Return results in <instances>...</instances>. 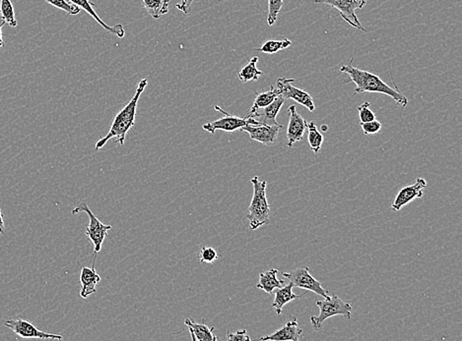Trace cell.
Listing matches in <instances>:
<instances>
[{
    "mask_svg": "<svg viewBox=\"0 0 462 341\" xmlns=\"http://www.w3.org/2000/svg\"><path fill=\"white\" fill-rule=\"evenodd\" d=\"M353 61H354V59L352 57L348 64L342 65L340 72L347 74L350 77V81H348V82L354 83L356 85L354 94L362 93L383 94L396 101L398 107H405L407 105V98L401 91H398L397 87L394 89V87L389 86L376 74L354 68L352 65Z\"/></svg>",
    "mask_w": 462,
    "mask_h": 341,
    "instance_id": "6da1fadb",
    "label": "cell"
},
{
    "mask_svg": "<svg viewBox=\"0 0 462 341\" xmlns=\"http://www.w3.org/2000/svg\"><path fill=\"white\" fill-rule=\"evenodd\" d=\"M148 80L142 79L138 84L137 89H136L135 94L133 98L126 105L117 116L115 117L113 121L112 126H110V131L106 137L102 138L100 141L96 143L95 149H100L105 147L108 141L113 138H117L115 141V144L124 146L126 142V134L131 130V128L135 125L136 112H137L138 101H139L141 94L144 93L145 87H147Z\"/></svg>",
    "mask_w": 462,
    "mask_h": 341,
    "instance_id": "7a4b0ae2",
    "label": "cell"
},
{
    "mask_svg": "<svg viewBox=\"0 0 462 341\" xmlns=\"http://www.w3.org/2000/svg\"><path fill=\"white\" fill-rule=\"evenodd\" d=\"M253 184V196L249 207L247 218L251 230L258 229L262 225H269L270 206L267 197V181H260L258 176L251 179Z\"/></svg>",
    "mask_w": 462,
    "mask_h": 341,
    "instance_id": "3957f363",
    "label": "cell"
},
{
    "mask_svg": "<svg viewBox=\"0 0 462 341\" xmlns=\"http://www.w3.org/2000/svg\"><path fill=\"white\" fill-rule=\"evenodd\" d=\"M316 306L320 308V315L311 317V327L315 331H322L323 322L334 316H343L347 320H350L352 316V305L341 300L335 294L325 298V300L316 302Z\"/></svg>",
    "mask_w": 462,
    "mask_h": 341,
    "instance_id": "277c9868",
    "label": "cell"
},
{
    "mask_svg": "<svg viewBox=\"0 0 462 341\" xmlns=\"http://www.w3.org/2000/svg\"><path fill=\"white\" fill-rule=\"evenodd\" d=\"M86 213L89 216V225L86 227V235L89 240L94 244V256L100 252L104 241L107 238L108 232L112 229V225L102 223L93 214L86 203L79 202L73 211V214Z\"/></svg>",
    "mask_w": 462,
    "mask_h": 341,
    "instance_id": "5b68a950",
    "label": "cell"
},
{
    "mask_svg": "<svg viewBox=\"0 0 462 341\" xmlns=\"http://www.w3.org/2000/svg\"><path fill=\"white\" fill-rule=\"evenodd\" d=\"M215 110L224 114V117L213 122H209V123L204 124L202 126L203 130L207 131L211 134H214L218 130L224 131V132H234V131L241 130L242 127L248 125V124H253V125L260 124V121H256L253 117L249 116V115H247L244 118L234 116V115H231L225 110H222L218 105H215Z\"/></svg>",
    "mask_w": 462,
    "mask_h": 341,
    "instance_id": "8992f818",
    "label": "cell"
},
{
    "mask_svg": "<svg viewBox=\"0 0 462 341\" xmlns=\"http://www.w3.org/2000/svg\"><path fill=\"white\" fill-rule=\"evenodd\" d=\"M315 2L334 7L338 10L342 19L345 20L350 26L366 32V29L362 26L361 22L356 15V10L364 8L367 4V0H315Z\"/></svg>",
    "mask_w": 462,
    "mask_h": 341,
    "instance_id": "52a82bcc",
    "label": "cell"
},
{
    "mask_svg": "<svg viewBox=\"0 0 462 341\" xmlns=\"http://www.w3.org/2000/svg\"><path fill=\"white\" fill-rule=\"evenodd\" d=\"M282 276L288 278L289 281L292 282L296 287L313 291L314 293L320 295L325 299L329 297V291L323 287L322 283L311 276L308 267H302V268L295 269L291 271H285V273H282Z\"/></svg>",
    "mask_w": 462,
    "mask_h": 341,
    "instance_id": "ba28073f",
    "label": "cell"
},
{
    "mask_svg": "<svg viewBox=\"0 0 462 341\" xmlns=\"http://www.w3.org/2000/svg\"><path fill=\"white\" fill-rule=\"evenodd\" d=\"M6 328L10 329L16 335L25 338H40V340H62V336L57 333H45L36 328L32 322L23 319H9L3 322Z\"/></svg>",
    "mask_w": 462,
    "mask_h": 341,
    "instance_id": "9c48e42d",
    "label": "cell"
},
{
    "mask_svg": "<svg viewBox=\"0 0 462 341\" xmlns=\"http://www.w3.org/2000/svg\"><path fill=\"white\" fill-rule=\"evenodd\" d=\"M293 82H295V79H289V78H279L277 80V89H278L280 96H283L284 99L297 101L299 105L308 108L309 112H315V103H314L311 94L293 86Z\"/></svg>",
    "mask_w": 462,
    "mask_h": 341,
    "instance_id": "30bf717a",
    "label": "cell"
},
{
    "mask_svg": "<svg viewBox=\"0 0 462 341\" xmlns=\"http://www.w3.org/2000/svg\"><path fill=\"white\" fill-rule=\"evenodd\" d=\"M283 128V126L278 125H265V124H248L241 129V131L248 133L251 140L256 141L262 145H273L278 139L279 131Z\"/></svg>",
    "mask_w": 462,
    "mask_h": 341,
    "instance_id": "8fae6325",
    "label": "cell"
},
{
    "mask_svg": "<svg viewBox=\"0 0 462 341\" xmlns=\"http://www.w3.org/2000/svg\"><path fill=\"white\" fill-rule=\"evenodd\" d=\"M427 186V182L424 178H417L414 184L410 186H405L399 190V192L397 193L396 199H394V203L392 205V211H399L405 206V205L409 204L412 201H414L415 199H419L422 198L424 193L423 190Z\"/></svg>",
    "mask_w": 462,
    "mask_h": 341,
    "instance_id": "7c38bea8",
    "label": "cell"
},
{
    "mask_svg": "<svg viewBox=\"0 0 462 341\" xmlns=\"http://www.w3.org/2000/svg\"><path fill=\"white\" fill-rule=\"evenodd\" d=\"M288 112L290 115V121H289L287 129V146L292 147L295 143L299 142L304 137L305 132L308 128V123L301 115L298 114L296 105H291Z\"/></svg>",
    "mask_w": 462,
    "mask_h": 341,
    "instance_id": "4fadbf2b",
    "label": "cell"
},
{
    "mask_svg": "<svg viewBox=\"0 0 462 341\" xmlns=\"http://www.w3.org/2000/svg\"><path fill=\"white\" fill-rule=\"evenodd\" d=\"M302 331L298 328L297 318L292 317L290 321L286 322L281 329L275 331L272 335L263 336L260 340L272 341H299L300 336L302 335Z\"/></svg>",
    "mask_w": 462,
    "mask_h": 341,
    "instance_id": "5bb4252c",
    "label": "cell"
},
{
    "mask_svg": "<svg viewBox=\"0 0 462 341\" xmlns=\"http://www.w3.org/2000/svg\"><path fill=\"white\" fill-rule=\"evenodd\" d=\"M69 2L74 4V6L79 7L80 9L86 11L89 15H91L93 17V19L96 20L99 24L101 25L108 34H115V36L119 37V38H124V34H126V31H124V28L122 24L115 25V26H108V24H106L103 20L99 17L98 14L94 9V4L92 2H90L89 0H68Z\"/></svg>",
    "mask_w": 462,
    "mask_h": 341,
    "instance_id": "9a60e30c",
    "label": "cell"
},
{
    "mask_svg": "<svg viewBox=\"0 0 462 341\" xmlns=\"http://www.w3.org/2000/svg\"><path fill=\"white\" fill-rule=\"evenodd\" d=\"M101 281V276L97 273L95 269V259L93 261V267L92 268H87L83 267L81 269L80 273V282L82 287L80 290V296L82 298H87L90 295L96 293L97 285Z\"/></svg>",
    "mask_w": 462,
    "mask_h": 341,
    "instance_id": "2e32d148",
    "label": "cell"
},
{
    "mask_svg": "<svg viewBox=\"0 0 462 341\" xmlns=\"http://www.w3.org/2000/svg\"><path fill=\"white\" fill-rule=\"evenodd\" d=\"M286 99L282 96H277L276 99L267 107L258 110L256 114L249 115V116L253 117L258 121V118H262L260 121V123L265 124V125H278V122L276 121L277 114L280 112L282 105L285 103Z\"/></svg>",
    "mask_w": 462,
    "mask_h": 341,
    "instance_id": "e0dca14e",
    "label": "cell"
},
{
    "mask_svg": "<svg viewBox=\"0 0 462 341\" xmlns=\"http://www.w3.org/2000/svg\"><path fill=\"white\" fill-rule=\"evenodd\" d=\"M184 324L188 327L193 341H216L218 338L214 335V327L209 328L206 324H198L191 319H186Z\"/></svg>",
    "mask_w": 462,
    "mask_h": 341,
    "instance_id": "ac0fdd59",
    "label": "cell"
},
{
    "mask_svg": "<svg viewBox=\"0 0 462 341\" xmlns=\"http://www.w3.org/2000/svg\"><path fill=\"white\" fill-rule=\"evenodd\" d=\"M293 285L292 282L289 283L286 287L277 288L276 291H275V298L273 303H272V308L275 309L276 311L277 315L282 314V309L286 304H288L289 302L295 300V299L301 298L302 295H297L293 293Z\"/></svg>",
    "mask_w": 462,
    "mask_h": 341,
    "instance_id": "d6986e66",
    "label": "cell"
},
{
    "mask_svg": "<svg viewBox=\"0 0 462 341\" xmlns=\"http://www.w3.org/2000/svg\"><path fill=\"white\" fill-rule=\"evenodd\" d=\"M277 269H269V271H264L260 274V281H258L256 287L258 289H262L268 294H272L275 289L283 287L285 281L283 280H278L277 278Z\"/></svg>",
    "mask_w": 462,
    "mask_h": 341,
    "instance_id": "ffe728a7",
    "label": "cell"
},
{
    "mask_svg": "<svg viewBox=\"0 0 462 341\" xmlns=\"http://www.w3.org/2000/svg\"><path fill=\"white\" fill-rule=\"evenodd\" d=\"M258 57L253 56L248 62V64L244 66L238 74V77L242 83L253 82L260 79V76H262V71L258 69Z\"/></svg>",
    "mask_w": 462,
    "mask_h": 341,
    "instance_id": "44dd1931",
    "label": "cell"
},
{
    "mask_svg": "<svg viewBox=\"0 0 462 341\" xmlns=\"http://www.w3.org/2000/svg\"><path fill=\"white\" fill-rule=\"evenodd\" d=\"M142 6L153 19H159L169 12L170 0H142Z\"/></svg>",
    "mask_w": 462,
    "mask_h": 341,
    "instance_id": "7402d4cb",
    "label": "cell"
},
{
    "mask_svg": "<svg viewBox=\"0 0 462 341\" xmlns=\"http://www.w3.org/2000/svg\"><path fill=\"white\" fill-rule=\"evenodd\" d=\"M280 96L278 89H275L273 86L270 87V89L267 92H263L262 94H256V98L255 103H253V107H251V112H249V115H253L258 112V110H262V108L267 107V105H269L277 98V96Z\"/></svg>",
    "mask_w": 462,
    "mask_h": 341,
    "instance_id": "603a6c76",
    "label": "cell"
},
{
    "mask_svg": "<svg viewBox=\"0 0 462 341\" xmlns=\"http://www.w3.org/2000/svg\"><path fill=\"white\" fill-rule=\"evenodd\" d=\"M291 45H292V41L288 40V39H283L281 41L269 40L264 41L262 47L258 48V50L263 52V54H273L280 52V50H286Z\"/></svg>",
    "mask_w": 462,
    "mask_h": 341,
    "instance_id": "cb8c5ba5",
    "label": "cell"
},
{
    "mask_svg": "<svg viewBox=\"0 0 462 341\" xmlns=\"http://www.w3.org/2000/svg\"><path fill=\"white\" fill-rule=\"evenodd\" d=\"M307 129H308L309 131L308 141L309 147L313 149L314 153H320L323 143V136L322 133L318 131V127H316V124L314 121H311V123L308 124V128Z\"/></svg>",
    "mask_w": 462,
    "mask_h": 341,
    "instance_id": "d4e9b609",
    "label": "cell"
},
{
    "mask_svg": "<svg viewBox=\"0 0 462 341\" xmlns=\"http://www.w3.org/2000/svg\"><path fill=\"white\" fill-rule=\"evenodd\" d=\"M0 14H1L6 24L12 28L17 27L18 23L15 18V11H14L13 4L10 0H0Z\"/></svg>",
    "mask_w": 462,
    "mask_h": 341,
    "instance_id": "484cf974",
    "label": "cell"
},
{
    "mask_svg": "<svg viewBox=\"0 0 462 341\" xmlns=\"http://www.w3.org/2000/svg\"><path fill=\"white\" fill-rule=\"evenodd\" d=\"M283 6V0H268V26H273Z\"/></svg>",
    "mask_w": 462,
    "mask_h": 341,
    "instance_id": "4316f807",
    "label": "cell"
},
{
    "mask_svg": "<svg viewBox=\"0 0 462 341\" xmlns=\"http://www.w3.org/2000/svg\"><path fill=\"white\" fill-rule=\"evenodd\" d=\"M46 2L50 4V6L61 9V10L64 11L68 15H77L80 12L79 7L74 6L68 0H46Z\"/></svg>",
    "mask_w": 462,
    "mask_h": 341,
    "instance_id": "83f0119b",
    "label": "cell"
},
{
    "mask_svg": "<svg viewBox=\"0 0 462 341\" xmlns=\"http://www.w3.org/2000/svg\"><path fill=\"white\" fill-rule=\"evenodd\" d=\"M198 258L202 264H212L218 259L217 251L212 247H202L198 252Z\"/></svg>",
    "mask_w": 462,
    "mask_h": 341,
    "instance_id": "f1b7e54d",
    "label": "cell"
},
{
    "mask_svg": "<svg viewBox=\"0 0 462 341\" xmlns=\"http://www.w3.org/2000/svg\"><path fill=\"white\" fill-rule=\"evenodd\" d=\"M369 105H371V103L366 101V103H363L361 105L358 107L360 122H361V123L373 121L376 119L375 112L369 108Z\"/></svg>",
    "mask_w": 462,
    "mask_h": 341,
    "instance_id": "f546056e",
    "label": "cell"
},
{
    "mask_svg": "<svg viewBox=\"0 0 462 341\" xmlns=\"http://www.w3.org/2000/svg\"><path fill=\"white\" fill-rule=\"evenodd\" d=\"M363 132L365 135H375L376 133L380 132L383 128V124L380 121H375L364 122V123H360Z\"/></svg>",
    "mask_w": 462,
    "mask_h": 341,
    "instance_id": "4dcf8cb0",
    "label": "cell"
},
{
    "mask_svg": "<svg viewBox=\"0 0 462 341\" xmlns=\"http://www.w3.org/2000/svg\"><path fill=\"white\" fill-rule=\"evenodd\" d=\"M227 340L229 341H249L251 338L248 335L246 329L242 331H238L235 333H230L227 331Z\"/></svg>",
    "mask_w": 462,
    "mask_h": 341,
    "instance_id": "1f68e13d",
    "label": "cell"
},
{
    "mask_svg": "<svg viewBox=\"0 0 462 341\" xmlns=\"http://www.w3.org/2000/svg\"><path fill=\"white\" fill-rule=\"evenodd\" d=\"M195 2V0H180L179 3L175 6L180 11L184 12V14H189L191 12V4Z\"/></svg>",
    "mask_w": 462,
    "mask_h": 341,
    "instance_id": "d6a6232c",
    "label": "cell"
},
{
    "mask_svg": "<svg viewBox=\"0 0 462 341\" xmlns=\"http://www.w3.org/2000/svg\"><path fill=\"white\" fill-rule=\"evenodd\" d=\"M6 24V21L2 18L1 14H0V48H3L4 41H3V34H2V28L4 27V25Z\"/></svg>",
    "mask_w": 462,
    "mask_h": 341,
    "instance_id": "836d02e7",
    "label": "cell"
},
{
    "mask_svg": "<svg viewBox=\"0 0 462 341\" xmlns=\"http://www.w3.org/2000/svg\"><path fill=\"white\" fill-rule=\"evenodd\" d=\"M4 232H6V227H4L3 214L0 209V234H4Z\"/></svg>",
    "mask_w": 462,
    "mask_h": 341,
    "instance_id": "e575fe53",
    "label": "cell"
},
{
    "mask_svg": "<svg viewBox=\"0 0 462 341\" xmlns=\"http://www.w3.org/2000/svg\"><path fill=\"white\" fill-rule=\"evenodd\" d=\"M323 131H327V126L323 125Z\"/></svg>",
    "mask_w": 462,
    "mask_h": 341,
    "instance_id": "d590c367",
    "label": "cell"
}]
</instances>
